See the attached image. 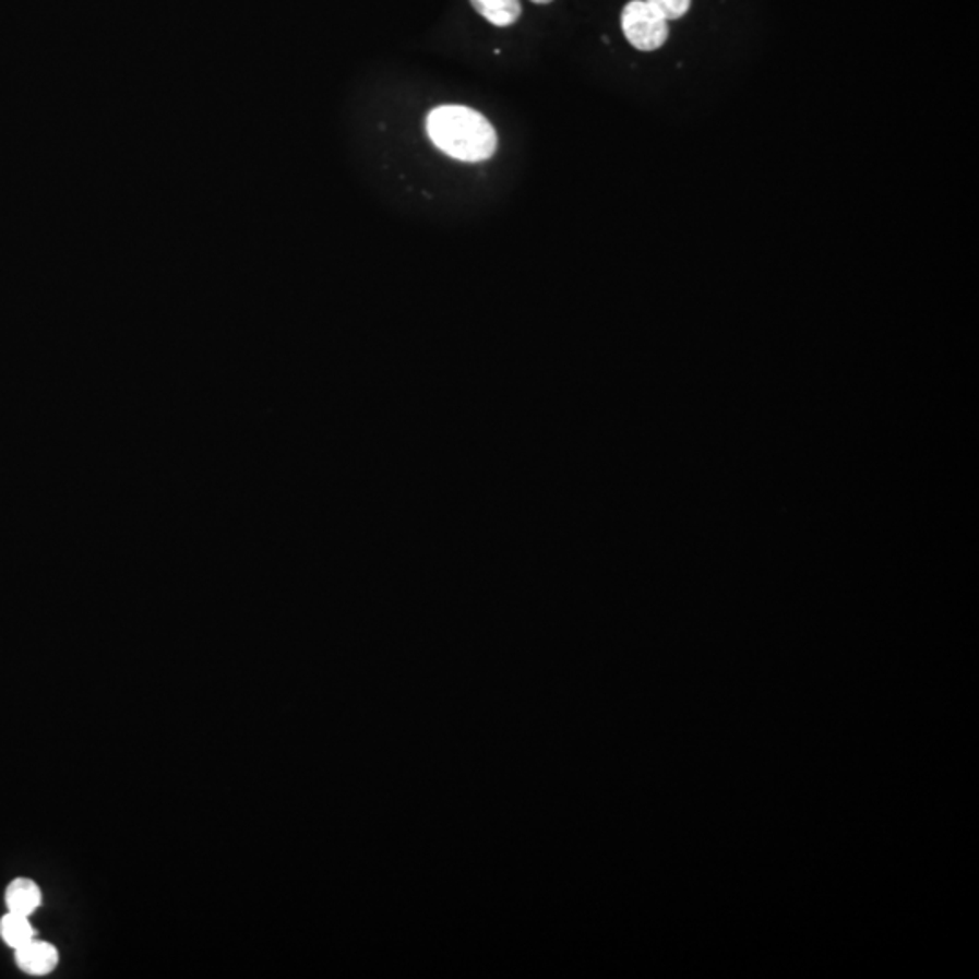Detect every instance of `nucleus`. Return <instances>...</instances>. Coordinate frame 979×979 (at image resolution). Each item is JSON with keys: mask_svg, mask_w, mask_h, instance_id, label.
Returning <instances> with one entry per match:
<instances>
[{"mask_svg": "<svg viewBox=\"0 0 979 979\" xmlns=\"http://www.w3.org/2000/svg\"><path fill=\"white\" fill-rule=\"evenodd\" d=\"M4 899L10 912L32 916L43 905V891L29 877H15L5 888Z\"/></svg>", "mask_w": 979, "mask_h": 979, "instance_id": "obj_4", "label": "nucleus"}, {"mask_svg": "<svg viewBox=\"0 0 979 979\" xmlns=\"http://www.w3.org/2000/svg\"><path fill=\"white\" fill-rule=\"evenodd\" d=\"M622 32L638 51H655L668 40V21L646 0H632L621 15Z\"/></svg>", "mask_w": 979, "mask_h": 979, "instance_id": "obj_2", "label": "nucleus"}, {"mask_svg": "<svg viewBox=\"0 0 979 979\" xmlns=\"http://www.w3.org/2000/svg\"><path fill=\"white\" fill-rule=\"evenodd\" d=\"M427 134L455 160L485 162L498 150V133L485 115L465 106H439L427 117Z\"/></svg>", "mask_w": 979, "mask_h": 979, "instance_id": "obj_1", "label": "nucleus"}, {"mask_svg": "<svg viewBox=\"0 0 979 979\" xmlns=\"http://www.w3.org/2000/svg\"><path fill=\"white\" fill-rule=\"evenodd\" d=\"M666 21H677L690 11L691 0H646Z\"/></svg>", "mask_w": 979, "mask_h": 979, "instance_id": "obj_7", "label": "nucleus"}, {"mask_svg": "<svg viewBox=\"0 0 979 979\" xmlns=\"http://www.w3.org/2000/svg\"><path fill=\"white\" fill-rule=\"evenodd\" d=\"M532 2H536V4H550L553 0H532Z\"/></svg>", "mask_w": 979, "mask_h": 979, "instance_id": "obj_8", "label": "nucleus"}, {"mask_svg": "<svg viewBox=\"0 0 979 979\" xmlns=\"http://www.w3.org/2000/svg\"><path fill=\"white\" fill-rule=\"evenodd\" d=\"M16 967L29 976H48L59 965V951L48 942L33 938L15 951Z\"/></svg>", "mask_w": 979, "mask_h": 979, "instance_id": "obj_3", "label": "nucleus"}, {"mask_svg": "<svg viewBox=\"0 0 979 979\" xmlns=\"http://www.w3.org/2000/svg\"><path fill=\"white\" fill-rule=\"evenodd\" d=\"M0 938L13 951L32 942L35 938V929L29 921V916L16 915V912L8 910V915L0 918Z\"/></svg>", "mask_w": 979, "mask_h": 979, "instance_id": "obj_6", "label": "nucleus"}, {"mask_svg": "<svg viewBox=\"0 0 979 979\" xmlns=\"http://www.w3.org/2000/svg\"><path fill=\"white\" fill-rule=\"evenodd\" d=\"M470 4L479 15L499 27L512 26L523 13L520 0H470Z\"/></svg>", "mask_w": 979, "mask_h": 979, "instance_id": "obj_5", "label": "nucleus"}]
</instances>
